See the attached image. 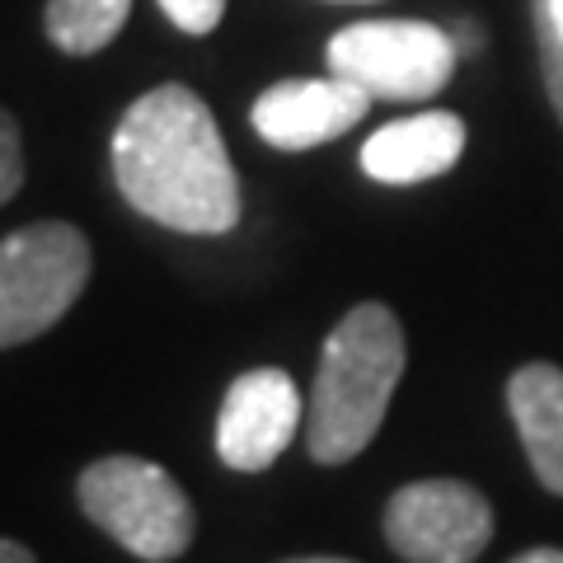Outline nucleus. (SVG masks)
<instances>
[{
    "label": "nucleus",
    "mask_w": 563,
    "mask_h": 563,
    "mask_svg": "<svg viewBox=\"0 0 563 563\" xmlns=\"http://www.w3.org/2000/svg\"><path fill=\"white\" fill-rule=\"evenodd\" d=\"M113 179L141 217L184 235L240 221V179L211 109L188 85H155L113 132Z\"/></svg>",
    "instance_id": "1"
},
{
    "label": "nucleus",
    "mask_w": 563,
    "mask_h": 563,
    "mask_svg": "<svg viewBox=\"0 0 563 563\" xmlns=\"http://www.w3.org/2000/svg\"><path fill=\"white\" fill-rule=\"evenodd\" d=\"M404 376V329L380 301L352 306L329 333L314 372L306 446L310 461L343 465L372 446Z\"/></svg>",
    "instance_id": "2"
},
{
    "label": "nucleus",
    "mask_w": 563,
    "mask_h": 563,
    "mask_svg": "<svg viewBox=\"0 0 563 563\" xmlns=\"http://www.w3.org/2000/svg\"><path fill=\"white\" fill-rule=\"evenodd\" d=\"M80 512L90 517L99 531H109L122 550L146 559V563H169L192 544V503L174 474L141 455H103L76 484Z\"/></svg>",
    "instance_id": "3"
},
{
    "label": "nucleus",
    "mask_w": 563,
    "mask_h": 563,
    "mask_svg": "<svg viewBox=\"0 0 563 563\" xmlns=\"http://www.w3.org/2000/svg\"><path fill=\"white\" fill-rule=\"evenodd\" d=\"M90 240L66 221H38L0 240V347L38 339L80 301Z\"/></svg>",
    "instance_id": "4"
},
{
    "label": "nucleus",
    "mask_w": 563,
    "mask_h": 563,
    "mask_svg": "<svg viewBox=\"0 0 563 563\" xmlns=\"http://www.w3.org/2000/svg\"><path fill=\"white\" fill-rule=\"evenodd\" d=\"M329 70L357 80L372 99H432L455 70V38L428 20H362L329 38Z\"/></svg>",
    "instance_id": "5"
},
{
    "label": "nucleus",
    "mask_w": 563,
    "mask_h": 563,
    "mask_svg": "<svg viewBox=\"0 0 563 563\" xmlns=\"http://www.w3.org/2000/svg\"><path fill=\"white\" fill-rule=\"evenodd\" d=\"M385 540L409 563H474L493 540V507L461 479H422L385 507Z\"/></svg>",
    "instance_id": "6"
},
{
    "label": "nucleus",
    "mask_w": 563,
    "mask_h": 563,
    "mask_svg": "<svg viewBox=\"0 0 563 563\" xmlns=\"http://www.w3.org/2000/svg\"><path fill=\"white\" fill-rule=\"evenodd\" d=\"M301 428V390L287 372L258 366L225 390L217 418V455L231 470H268Z\"/></svg>",
    "instance_id": "7"
},
{
    "label": "nucleus",
    "mask_w": 563,
    "mask_h": 563,
    "mask_svg": "<svg viewBox=\"0 0 563 563\" xmlns=\"http://www.w3.org/2000/svg\"><path fill=\"white\" fill-rule=\"evenodd\" d=\"M372 109V95L357 80H277L254 99V132L277 151H310L352 132Z\"/></svg>",
    "instance_id": "8"
},
{
    "label": "nucleus",
    "mask_w": 563,
    "mask_h": 563,
    "mask_svg": "<svg viewBox=\"0 0 563 563\" xmlns=\"http://www.w3.org/2000/svg\"><path fill=\"white\" fill-rule=\"evenodd\" d=\"M465 151V122L455 113H413L380 128L362 146V169L376 184H422L446 174Z\"/></svg>",
    "instance_id": "9"
},
{
    "label": "nucleus",
    "mask_w": 563,
    "mask_h": 563,
    "mask_svg": "<svg viewBox=\"0 0 563 563\" xmlns=\"http://www.w3.org/2000/svg\"><path fill=\"white\" fill-rule=\"evenodd\" d=\"M507 409H512L536 479L563 498V372L550 362L521 366L507 380Z\"/></svg>",
    "instance_id": "10"
},
{
    "label": "nucleus",
    "mask_w": 563,
    "mask_h": 563,
    "mask_svg": "<svg viewBox=\"0 0 563 563\" xmlns=\"http://www.w3.org/2000/svg\"><path fill=\"white\" fill-rule=\"evenodd\" d=\"M132 0H47V38L70 57H95L128 24Z\"/></svg>",
    "instance_id": "11"
},
{
    "label": "nucleus",
    "mask_w": 563,
    "mask_h": 563,
    "mask_svg": "<svg viewBox=\"0 0 563 563\" xmlns=\"http://www.w3.org/2000/svg\"><path fill=\"white\" fill-rule=\"evenodd\" d=\"M24 184V146H20V122L0 109V207H5Z\"/></svg>",
    "instance_id": "12"
},
{
    "label": "nucleus",
    "mask_w": 563,
    "mask_h": 563,
    "mask_svg": "<svg viewBox=\"0 0 563 563\" xmlns=\"http://www.w3.org/2000/svg\"><path fill=\"white\" fill-rule=\"evenodd\" d=\"M161 10L169 14L174 29L192 33V38H202V33H211L221 24L225 14V0H161Z\"/></svg>",
    "instance_id": "13"
},
{
    "label": "nucleus",
    "mask_w": 563,
    "mask_h": 563,
    "mask_svg": "<svg viewBox=\"0 0 563 563\" xmlns=\"http://www.w3.org/2000/svg\"><path fill=\"white\" fill-rule=\"evenodd\" d=\"M536 47H540V76H544V90H550V103L563 122V38L536 20Z\"/></svg>",
    "instance_id": "14"
},
{
    "label": "nucleus",
    "mask_w": 563,
    "mask_h": 563,
    "mask_svg": "<svg viewBox=\"0 0 563 563\" xmlns=\"http://www.w3.org/2000/svg\"><path fill=\"white\" fill-rule=\"evenodd\" d=\"M536 20L550 24L559 38H563V0H536Z\"/></svg>",
    "instance_id": "15"
},
{
    "label": "nucleus",
    "mask_w": 563,
    "mask_h": 563,
    "mask_svg": "<svg viewBox=\"0 0 563 563\" xmlns=\"http://www.w3.org/2000/svg\"><path fill=\"white\" fill-rule=\"evenodd\" d=\"M451 38H455V52H479L484 33L474 29V24H455V33H451Z\"/></svg>",
    "instance_id": "16"
},
{
    "label": "nucleus",
    "mask_w": 563,
    "mask_h": 563,
    "mask_svg": "<svg viewBox=\"0 0 563 563\" xmlns=\"http://www.w3.org/2000/svg\"><path fill=\"white\" fill-rule=\"evenodd\" d=\"M0 563H38L24 544H14V540H0Z\"/></svg>",
    "instance_id": "17"
},
{
    "label": "nucleus",
    "mask_w": 563,
    "mask_h": 563,
    "mask_svg": "<svg viewBox=\"0 0 563 563\" xmlns=\"http://www.w3.org/2000/svg\"><path fill=\"white\" fill-rule=\"evenodd\" d=\"M512 563H563V550H526V554L512 559Z\"/></svg>",
    "instance_id": "18"
},
{
    "label": "nucleus",
    "mask_w": 563,
    "mask_h": 563,
    "mask_svg": "<svg viewBox=\"0 0 563 563\" xmlns=\"http://www.w3.org/2000/svg\"><path fill=\"white\" fill-rule=\"evenodd\" d=\"M287 563H347V559H287Z\"/></svg>",
    "instance_id": "19"
}]
</instances>
